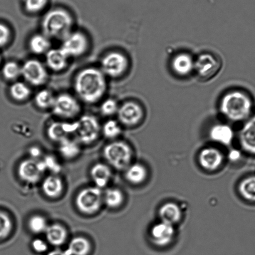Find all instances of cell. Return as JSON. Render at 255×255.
Masks as SVG:
<instances>
[{"label":"cell","mask_w":255,"mask_h":255,"mask_svg":"<svg viewBox=\"0 0 255 255\" xmlns=\"http://www.w3.org/2000/svg\"><path fill=\"white\" fill-rule=\"evenodd\" d=\"M74 91L84 103L95 104L103 98L107 90L106 76L101 69L90 67L82 69L74 79Z\"/></svg>","instance_id":"obj_1"},{"label":"cell","mask_w":255,"mask_h":255,"mask_svg":"<svg viewBox=\"0 0 255 255\" xmlns=\"http://www.w3.org/2000/svg\"><path fill=\"white\" fill-rule=\"evenodd\" d=\"M254 108V101L249 94L239 90L225 94L220 103V112L232 122L246 121L253 115Z\"/></svg>","instance_id":"obj_2"},{"label":"cell","mask_w":255,"mask_h":255,"mask_svg":"<svg viewBox=\"0 0 255 255\" xmlns=\"http://www.w3.org/2000/svg\"><path fill=\"white\" fill-rule=\"evenodd\" d=\"M73 18L68 11L56 8L49 11L42 21V29L49 38L63 39L71 33Z\"/></svg>","instance_id":"obj_3"},{"label":"cell","mask_w":255,"mask_h":255,"mask_svg":"<svg viewBox=\"0 0 255 255\" xmlns=\"http://www.w3.org/2000/svg\"><path fill=\"white\" fill-rule=\"evenodd\" d=\"M104 157L117 170H126L130 165L132 151L130 146L124 142L116 141L108 143L103 150Z\"/></svg>","instance_id":"obj_4"},{"label":"cell","mask_w":255,"mask_h":255,"mask_svg":"<svg viewBox=\"0 0 255 255\" xmlns=\"http://www.w3.org/2000/svg\"><path fill=\"white\" fill-rule=\"evenodd\" d=\"M75 202L76 207L83 214H95L102 206V190L96 187L84 188L77 195Z\"/></svg>","instance_id":"obj_5"},{"label":"cell","mask_w":255,"mask_h":255,"mask_svg":"<svg viewBox=\"0 0 255 255\" xmlns=\"http://www.w3.org/2000/svg\"><path fill=\"white\" fill-rule=\"evenodd\" d=\"M74 135L81 143L88 145L95 142L100 136L101 127L98 119L92 115L81 116L76 121Z\"/></svg>","instance_id":"obj_6"},{"label":"cell","mask_w":255,"mask_h":255,"mask_svg":"<svg viewBox=\"0 0 255 255\" xmlns=\"http://www.w3.org/2000/svg\"><path fill=\"white\" fill-rule=\"evenodd\" d=\"M128 61L127 58L120 52L113 51L106 54L101 63V70L105 76L118 78L127 70Z\"/></svg>","instance_id":"obj_7"},{"label":"cell","mask_w":255,"mask_h":255,"mask_svg":"<svg viewBox=\"0 0 255 255\" xmlns=\"http://www.w3.org/2000/svg\"><path fill=\"white\" fill-rule=\"evenodd\" d=\"M51 110L54 115L59 118L71 119L80 113L81 105L73 96L68 93H62L55 96Z\"/></svg>","instance_id":"obj_8"},{"label":"cell","mask_w":255,"mask_h":255,"mask_svg":"<svg viewBox=\"0 0 255 255\" xmlns=\"http://www.w3.org/2000/svg\"><path fill=\"white\" fill-rule=\"evenodd\" d=\"M21 76L27 83L34 86L43 85L48 79L45 67L37 59H30L21 66Z\"/></svg>","instance_id":"obj_9"},{"label":"cell","mask_w":255,"mask_h":255,"mask_svg":"<svg viewBox=\"0 0 255 255\" xmlns=\"http://www.w3.org/2000/svg\"><path fill=\"white\" fill-rule=\"evenodd\" d=\"M88 40L85 34L81 32H71L63 39L61 47L62 50L68 58L79 57L87 51Z\"/></svg>","instance_id":"obj_10"},{"label":"cell","mask_w":255,"mask_h":255,"mask_svg":"<svg viewBox=\"0 0 255 255\" xmlns=\"http://www.w3.org/2000/svg\"><path fill=\"white\" fill-rule=\"evenodd\" d=\"M46 170L43 160L31 158L22 161L18 166V174L23 181L35 184L41 179Z\"/></svg>","instance_id":"obj_11"},{"label":"cell","mask_w":255,"mask_h":255,"mask_svg":"<svg viewBox=\"0 0 255 255\" xmlns=\"http://www.w3.org/2000/svg\"><path fill=\"white\" fill-rule=\"evenodd\" d=\"M117 115L121 124L130 127L140 123L143 117V111L138 104L129 101L119 107Z\"/></svg>","instance_id":"obj_12"},{"label":"cell","mask_w":255,"mask_h":255,"mask_svg":"<svg viewBox=\"0 0 255 255\" xmlns=\"http://www.w3.org/2000/svg\"><path fill=\"white\" fill-rule=\"evenodd\" d=\"M220 68L219 60L210 53H204L194 61V69L200 78L209 79L216 75Z\"/></svg>","instance_id":"obj_13"},{"label":"cell","mask_w":255,"mask_h":255,"mask_svg":"<svg viewBox=\"0 0 255 255\" xmlns=\"http://www.w3.org/2000/svg\"><path fill=\"white\" fill-rule=\"evenodd\" d=\"M242 149L249 154L255 155V114L245 121L239 133Z\"/></svg>","instance_id":"obj_14"},{"label":"cell","mask_w":255,"mask_h":255,"mask_svg":"<svg viewBox=\"0 0 255 255\" xmlns=\"http://www.w3.org/2000/svg\"><path fill=\"white\" fill-rule=\"evenodd\" d=\"M174 235V225L162 221L153 225L150 230L151 240L158 247H165L170 244Z\"/></svg>","instance_id":"obj_15"},{"label":"cell","mask_w":255,"mask_h":255,"mask_svg":"<svg viewBox=\"0 0 255 255\" xmlns=\"http://www.w3.org/2000/svg\"><path fill=\"white\" fill-rule=\"evenodd\" d=\"M77 128L76 122H54L49 125L47 133L51 140L60 143L68 139L71 135L75 133Z\"/></svg>","instance_id":"obj_16"},{"label":"cell","mask_w":255,"mask_h":255,"mask_svg":"<svg viewBox=\"0 0 255 255\" xmlns=\"http://www.w3.org/2000/svg\"><path fill=\"white\" fill-rule=\"evenodd\" d=\"M199 160L203 168L210 171H214L222 164L224 162V155L217 148H205L200 152Z\"/></svg>","instance_id":"obj_17"},{"label":"cell","mask_w":255,"mask_h":255,"mask_svg":"<svg viewBox=\"0 0 255 255\" xmlns=\"http://www.w3.org/2000/svg\"><path fill=\"white\" fill-rule=\"evenodd\" d=\"M172 68L178 76L189 75L194 69V60L189 54H177L172 61Z\"/></svg>","instance_id":"obj_18"},{"label":"cell","mask_w":255,"mask_h":255,"mask_svg":"<svg viewBox=\"0 0 255 255\" xmlns=\"http://www.w3.org/2000/svg\"><path fill=\"white\" fill-rule=\"evenodd\" d=\"M90 175L95 187L103 189L110 182L112 172L109 166L103 163H96L91 168Z\"/></svg>","instance_id":"obj_19"},{"label":"cell","mask_w":255,"mask_h":255,"mask_svg":"<svg viewBox=\"0 0 255 255\" xmlns=\"http://www.w3.org/2000/svg\"><path fill=\"white\" fill-rule=\"evenodd\" d=\"M68 56L61 48L50 49L46 53L47 66L54 71H61L65 69L68 65Z\"/></svg>","instance_id":"obj_20"},{"label":"cell","mask_w":255,"mask_h":255,"mask_svg":"<svg viewBox=\"0 0 255 255\" xmlns=\"http://www.w3.org/2000/svg\"><path fill=\"white\" fill-rule=\"evenodd\" d=\"M209 134L212 140L225 145L230 144L234 137L232 128L224 124H218L213 126Z\"/></svg>","instance_id":"obj_21"},{"label":"cell","mask_w":255,"mask_h":255,"mask_svg":"<svg viewBox=\"0 0 255 255\" xmlns=\"http://www.w3.org/2000/svg\"><path fill=\"white\" fill-rule=\"evenodd\" d=\"M42 190L46 196L56 199L62 194L64 190L63 180L55 174L49 175L42 183Z\"/></svg>","instance_id":"obj_22"},{"label":"cell","mask_w":255,"mask_h":255,"mask_svg":"<svg viewBox=\"0 0 255 255\" xmlns=\"http://www.w3.org/2000/svg\"><path fill=\"white\" fill-rule=\"evenodd\" d=\"M47 242L53 246L59 247L66 242L68 233L63 225L54 224L48 225L44 232Z\"/></svg>","instance_id":"obj_23"},{"label":"cell","mask_w":255,"mask_h":255,"mask_svg":"<svg viewBox=\"0 0 255 255\" xmlns=\"http://www.w3.org/2000/svg\"><path fill=\"white\" fill-rule=\"evenodd\" d=\"M158 213L162 222L173 225L179 222L182 217L181 210L174 203H167L163 205Z\"/></svg>","instance_id":"obj_24"},{"label":"cell","mask_w":255,"mask_h":255,"mask_svg":"<svg viewBox=\"0 0 255 255\" xmlns=\"http://www.w3.org/2000/svg\"><path fill=\"white\" fill-rule=\"evenodd\" d=\"M91 250V244L86 238L77 237L69 242L66 253L68 255H88Z\"/></svg>","instance_id":"obj_25"},{"label":"cell","mask_w":255,"mask_h":255,"mask_svg":"<svg viewBox=\"0 0 255 255\" xmlns=\"http://www.w3.org/2000/svg\"><path fill=\"white\" fill-rule=\"evenodd\" d=\"M147 176V172L144 166L135 163L130 165L126 169L125 177L128 182L134 185L142 184Z\"/></svg>","instance_id":"obj_26"},{"label":"cell","mask_w":255,"mask_h":255,"mask_svg":"<svg viewBox=\"0 0 255 255\" xmlns=\"http://www.w3.org/2000/svg\"><path fill=\"white\" fill-rule=\"evenodd\" d=\"M50 46L49 38L44 34H34L29 39V49L32 53L38 55L46 54L50 49Z\"/></svg>","instance_id":"obj_27"},{"label":"cell","mask_w":255,"mask_h":255,"mask_svg":"<svg viewBox=\"0 0 255 255\" xmlns=\"http://www.w3.org/2000/svg\"><path fill=\"white\" fill-rule=\"evenodd\" d=\"M239 191L243 199L255 203V175L243 179L240 183Z\"/></svg>","instance_id":"obj_28"},{"label":"cell","mask_w":255,"mask_h":255,"mask_svg":"<svg viewBox=\"0 0 255 255\" xmlns=\"http://www.w3.org/2000/svg\"><path fill=\"white\" fill-rule=\"evenodd\" d=\"M59 151L63 157L71 159L79 154L81 148L77 141L68 138L59 143Z\"/></svg>","instance_id":"obj_29"},{"label":"cell","mask_w":255,"mask_h":255,"mask_svg":"<svg viewBox=\"0 0 255 255\" xmlns=\"http://www.w3.org/2000/svg\"><path fill=\"white\" fill-rule=\"evenodd\" d=\"M125 199L122 191L116 188H110L106 190L103 195V201L111 209H116L123 204Z\"/></svg>","instance_id":"obj_30"},{"label":"cell","mask_w":255,"mask_h":255,"mask_svg":"<svg viewBox=\"0 0 255 255\" xmlns=\"http://www.w3.org/2000/svg\"><path fill=\"white\" fill-rule=\"evenodd\" d=\"M11 97L16 101H24L31 95V91L26 83L17 81L9 88Z\"/></svg>","instance_id":"obj_31"},{"label":"cell","mask_w":255,"mask_h":255,"mask_svg":"<svg viewBox=\"0 0 255 255\" xmlns=\"http://www.w3.org/2000/svg\"><path fill=\"white\" fill-rule=\"evenodd\" d=\"M55 96L51 91L48 90H42L36 94L34 97V103L37 107L41 110H48L51 109L53 105Z\"/></svg>","instance_id":"obj_32"},{"label":"cell","mask_w":255,"mask_h":255,"mask_svg":"<svg viewBox=\"0 0 255 255\" xmlns=\"http://www.w3.org/2000/svg\"><path fill=\"white\" fill-rule=\"evenodd\" d=\"M28 227L33 234H40L45 232L48 227L45 218L41 215H34L28 220Z\"/></svg>","instance_id":"obj_33"},{"label":"cell","mask_w":255,"mask_h":255,"mask_svg":"<svg viewBox=\"0 0 255 255\" xmlns=\"http://www.w3.org/2000/svg\"><path fill=\"white\" fill-rule=\"evenodd\" d=\"M2 74L6 80H16L21 76V66L14 61L7 62L2 68Z\"/></svg>","instance_id":"obj_34"},{"label":"cell","mask_w":255,"mask_h":255,"mask_svg":"<svg viewBox=\"0 0 255 255\" xmlns=\"http://www.w3.org/2000/svg\"><path fill=\"white\" fill-rule=\"evenodd\" d=\"M101 131L105 137L114 139L120 135L122 129L117 121L111 120L104 124Z\"/></svg>","instance_id":"obj_35"},{"label":"cell","mask_w":255,"mask_h":255,"mask_svg":"<svg viewBox=\"0 0 255 255\" xmlns=\"http://www.w3.org/2000/svg\"><path fill=\"white\" fill-rule=\"evenodd\" d=\"M13 229L11 218L6 213L0 211V240L8 237Z\"/></svg>","instance_id":"obj_36"},{"label":"cell","mask_w":255,"mask_h":255,"mask_svg":"<svg viewBox=\"0 0 255 255\" xmlns=\"http://www.w3.org/2000/svg\"><path fill=\"white\" fill-rule=\"evenodd\" d=\"M119 107L117 101L114 99L108 98L101 104L100 111L103 116H112L117 114Z\"/></svg>","instance_id":"obj_37"},{"label":"cell","mask_w":255,"mask_h":255,"mask_svg":"<svg viewBox=\"0 0 255 255\" xmlns=\"http://www.w3.org/2000/svg\"><path fill=\"white\" fill-rule=\"evenodd\" d=\"M48 4V0H24L26 10L30 13H38L43 11Z\"/></svg>","instance_id":"obj_38"},{"label":"cell","mask_w":255,"mask_h":255,"mask_svg":"<svg viewBox=\"0 0 255 255\" xmlns=\"http://www.w3.org/2000/svg\"><path fill=\"white\" fill-rule=\"evenodd\" d=\"M43 161L44 165H45L46 170H50V171L53 172L54 174L60 171V165L59 164L58 161H57L56 158L53 157V156H46Z\"/></svg>","instance_id":"obj_39"},{"label":"cell","mask_w":255,"mask_h":255,"mask_svg":"<svg viewBox=\"0 0 255 255\" xmlns=\"http://www.w3.org/2000/svg\"><path fill=\"white\" fill-rule=\"evenodd\" d=\"M11 31L6 24L0 23V48H3L10 40Z\"/></svg>","instance_id":"obj_40"},{"label":"cell","mask_w":255,"mask_h":255,"mask_svg":"<svg viewBox=\"0 0 255 255\" xmlns=\"http://www.w3.org/2000/svg\"><path fill=\"white\" fill-rule=\"evenodd\" d=\"M32 248L34 252L38 254H43L48 250V247L45 241L41 239L34 240L31 244Z\"/></svg>","instance_id":"obj_41"},{"label":"cell","mask_w":255,"mask_h":255,"mask_svg":"<svg viewBox=\"0 0 255 255\" xmlns=\"http://www.w3.org/2000/svg\"><path fill=\"white\" fill-rule=\"evenodd\" d=\"M29 154L31 155V158L38 159V158L41 155V150L38 147H32L29 148Z\"/></svg>","instance_id":"obj_42"},{"label":"cell","mask_w":255,"mask_h":255,"mask_svg":"<svg viewBox=\"0 0 255 255\" xmlns=\"http://www.w3.org/2000/svg\"><path fill=\"white\" fill-rule=\"evenodd\" d=\"M47 255H67L66 252L61 251V250H53V251H51L49 252Z\"/></svg>","instance_id":"obj_43"},{"label":"cell","mask_w":255,"mask_h":255,"mask_svg":"<svg viewBox=\"0 0 255 255\" xmlns=\"http://www.w3.org/2000/svg\"><path fill=\"white\" fill-rule=\"evenodd\" d=\"M230 156H231V158L233 160H236L240 157V153L237 150H234L231 152Z\"/></svg>","instance_id":"obj_44"},{"label":"cell","mask_w":255,"mask_h":255,"mask_svg":"<svg viewBox=\"0 0 255 255\" xmlns=\"http://www.w3.org/2000/svg\"><path fill=\"white\" fill-rule=\"evenodd\" d=\"M1 56H0V63H1Z\"/></svg>","instance_id":"obj_45"}]
</instances>
